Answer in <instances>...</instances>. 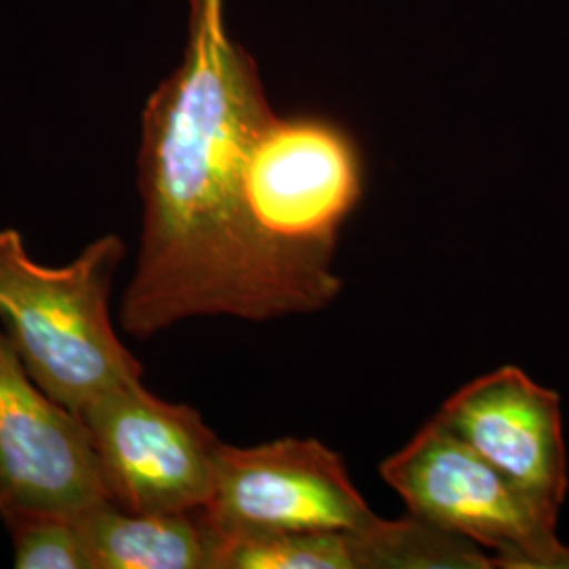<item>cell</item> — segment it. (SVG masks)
<instances>
[{
	"instance_id": "cell-1",
	"label": "cell",
	"mask_w": 569,
	"mask_h": 569,
	"mask_svg": "<svg viewBox=\"0 0 569 569\" xmlns=\"http://www.w3.org/2000/svg\"><path fill=\"white\" fill-rule=\"evenodd\" d=\"M224 7L190 0L182 63L143 108L142 243L121 305L140 340L197 317L305 315L247 213L244 169L274 110Z\"/></svg>"
},
{
	"instance_id": "cell-2",
	"label": "cell",
	"mask_w": 569,
	"mask_h": 569,
	"mask_svg": "<svg viewBox=\"0 0 569 569\" xmlns=\"http://www.w3.org/2000/svg\"><path fill=\"white\" fill-rule=\"evenodd\" d=\"M124 241L106 234L68 266L34 262L13 228L0 230V323L28 376L81 416L112 388L142 380L110 319Z\"/></svg>"
},
{
	"instance_id": "cell-3",
	"label": "cell",
	"mask_w": 569,
	"mask_h": 569,
	"mask_svg": "<svg viewBox=\"0 0 569 569\" xmlns=\"http://www.w3.org/2000/svg\"><path fill=\"white\" fill-rule=\"evenodd\" d=\"M363 188L359 143L327 117L274 112L253 142L244 169L247 213L302 312L326 308L342 291L333 253Z\"/></svg>"
},
{
	"instance_id": "cell-4",
	"label": "cell",
	"mask_w": 569,
	"mask_h": 569,
	"mask_svg": "<svg viewBox=\"0 0 569 569\" xmlns=\"http://www.w3.org/2000/svg\"><path fill=\"white\" fill-rule=\"evenodd\" d=\"M407 510L489 550L493 569H569L559 519L432 418L380 467Z\"/></svg>"
},
{
	"instance_id": "cell-5",
	"label": "cell",
	"mask_w": 569,
	"mask_h": 569,
	"mask_svg": "<svg viewBox=\"0 0 569 569\" xmlns=\"http://www.w3.org/2000/svg\"><path fill=\"white\" fill-rule=\"evenodd\" d=\"M112 505L133 512L204 509L224 441L190 406L127 382L81 413Z\"/></svg>"
},
{
	"instance_id": "cell-6",
	"label": "cell",
	"mask_w": 569,
	"mask_h": 569,
	"mask_svg": "<svg viewBox=\"0 0 569 569\" xmlns=\"http://www.w3.org/2000/svg\"><path fill=\"white\" fill-rule=\"evenodd\" d=\"M204 515L222 545L251 536L357 531L378 521L345 458L317 439L224 443Z\"/></svg>"
},
{
	"instance_id": "cell-7",
	"label": "cell",
	"mask_w": 569,
	"mask_h": 569,
	"mask_svg": "<svg viewBox=\"0 0 569 569\" xmlns=\"http://www.w3.org/2000/svg\"><path fill=\"white\" fill-rule=\"evenodd\" d=\"M108 500L81 416L53 401L0 331V517H81Z\"/></svg>"
},
{
	"instance_id": "cell-8",
	"label": "cell",
	"mask_w": 569,
	"mask_h": 569,
	"mask_svg": "<svg viewBox=\"0 0 569 569\" xmlns=\"http://www.w3.org/2000/svg\"><path fill=\"white\" fill-rule=\"evenodd\" d=\"M435 418L538 509L559 519L569 477L555 390L519 367L505 366L456 390Z\"/></svg>"
},
{
	"instance_id": "cell-9",
	"label": "cell",
	"mask_w": 569,
	"mask_h": 569,
	"mask_svg": "<svg viewBox=\"0 0 569 569\" xmlns=\"http://www.w3.org/2000/svg\"><path fill=\"white\" fill-rule=\"evenodd\" d=\"M79 521L93 569H218L222 540L204 509L133 512L106 500Z\"/></svg>"
},
{
	"instance_id": "cell-10",
	"label": "cell",
	"mask_w": 569,
	"mask_h": 569,
	"mask_svg": "<svg viewBox=\"0 0 569 569\" xmlns=\"http://www.w3.org/2000/svg\"><path fill=\"white\" fill-rule=\"evenodd\" d=\"M359 569H493L489 552L416 515L355 531Z\"/></svg>"
},
{
	"instance_id": "cell-11",
	"label": "cell",
	"mask_w": 569,
	"mask_h": 569,
	"mask_svg": "<svg viewBox=\"0 0 569 569\" xmlns=\"http://www.w3.org/2000/svg\"><path fill=\"white\" fill-rule=\"evenodd\" d=\"M218 569H359L355 531H300L224 542Z\"/></svg>"
},
{
	"instance_id": "cell-12",
	"label": "cell",
	"mask_w": 569,
	"mask_h": 569,
	"mask_svg": "<svg viewBox=\"0 0 569 569\" xmlns=\"http://www.w3.org/2000/svg\"><path fill=\"white\" fill-rule=\"evenodd\" d=\"M18 569H93L79 517L20 512L2 517Z\"/></svg>"
}]
</instances>
